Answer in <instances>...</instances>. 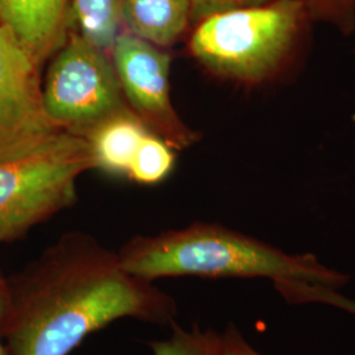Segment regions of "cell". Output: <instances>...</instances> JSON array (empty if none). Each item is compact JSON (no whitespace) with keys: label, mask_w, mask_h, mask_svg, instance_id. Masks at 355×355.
<instances>
[{"label":"cell","mask_w":355,"mask_h":355,"mask_svg":"<svg viewBox=\"0 0 355 355\" xmlns=\"http://www.w3.org/2000/svg\"><path fill=\"white\" fill-rule=\"evenodd\" d=\"M1 337L8 355H69L120 318L174 325L175 299L124 270L112 252L83 232L62 234L7 278Z\"/></svg>","instance_id":"6da1fadb"},{"label":"cell","mask_w":355,"mask_h":355,"mask_svg":"<svg viewBox=\"0 0 355 355\" xmlns=\"http://www.w3.org/2000/svg\"><path fill=\"white\" fill-rule=\"evenodd\" d=\"M117 255L129 274L153 283L175 277L266 278L272 284L297 280L340 291L350 280L313 254L286 253L241 232L208 223L133 237Z\"/></svg>","instance_id":"7a4b0ae2"},{"label":"cell","mask_w":355,"mask_h":355,"mask_svg":"<svg viewBox=\"0 0 355 355\" xmlns=\"http://www.w3.org/2000/svg\"><path fill=\"white\" fill-rule=\"evenodd\" d=\"M94 168L89 142L69 132L0 154V243L15 241L76 202V182Z\"/></svg>","instance_id":"3957f363"},{"label":"cell","mask_w":355,"mask_h":355,"mask_svg":"<svg viewBox=\"0 0 355 355\" xmlns=\"http://www.w3.org/2000/svg\"><path fill=\"white\" fill-rule=\"evenodd\" d=\"M305 12L303 0H272L217 13L198 23L191 54L215 76L261 83L288 57Z\"/></svg>","instance_id":"277c9868"},{"label":"cell","mask_w":355,"mask_h":355,"mask_svg":"<svg viewBox=\"0 0 355 355\" xmlns=\"http://www.w3.org/2000/svg\"><path fill=\"white\" fill-rule=\"evenodd\" d=\"M42 102L60 130L86 137L105 119L128 107L110 53L76 32L53 55Z\"/></svg>","instance_id":"5b68a950"},{"label":"cell","mask_w":355,"mask_h":355,"mask_svg":"<svg viewBox=\"0 0 355 355\" xmlns=\"http://www.w3.org/2000/svg\"><path fill=\"white\" fill-rule=\"evenodd\" d=\"M110 57L128 107L145 127L175 150L199 141V133L180 119L171 102V57L162 48L123 32Z\"/></svg>","instance_id":"8992f818"},{"label":"cell","mask_w":355,"mask_h":355,"mask_svg":"<svg viewBox=\"0 0 355 355\" xmlns=\"http://www.w3.org/2000/svg\"><path fill=\"white\" fill-rule=\"evenodd\" d=\"M40 66L12 31L0 23V154L61 132L44 107Z\"/></svg>","instance_id":"52a82bcc"},{"label":"cell","mask_w":355,"mask_h":355,"mask_svg":"<svg viewBox=\"0 0 355 355\" xmlns=\"http://www.w3.org/2000/svg\"><path fill=\"white\" fill-rule=\"evenodd\" d=\"M0 23L42 64L69 37L70 0H0Z\"/></svg>","instance_id":"ba28073f"},{"label":"cell","mask_w":355,"mask_h":355,"mask_svg":"<svg viewBox=\"0 0 355 355\" xmlns=\"http://www.w3.org/2000/svg\"><path fill=\"white\" fill-rule=\"evenodd\" d=\"M149 132L130 108L105 119L85 137L91 149L94 168L127 177L141 141Z\"/></svg>","instance_id":"9c48e42d"},{"label":"cell","mask_w":355,"mask_h":355,"mask_svg":"<svg viewBox=\"0 0 355 355\" xmlns=\"http://www.w3.org/2000/svg\"><path fill=\"white\" fill-rule=\"evenodd\" d=\"M190 21V0H125L123 24L128 33L158 48L175 44Z\"/></svg>","instance_id":"30bf717a"},{"label":"cell","mask_w":355,"mask_h":355,"mask_svg":"<svg viewBox=\"0 0 355 355\" xmlns=\"http://www.w3.org/2000/svg\"><path fill=\"white\" fill-rule=\"evenodd\" d=\"M125 0H70V26L92 45L110 53L121 33Z\"/></svg>","instance_id":"8fae6325"},{"label":"cell","mask_w":355,"mask_h":355,"mask_svg":"<svg viewBox=\"0 0 355 355\" xmlns=\"http://www.w3.org/2000/svg\"><path fill=\"white\" fill-rule=\"evenodd\" d=\"M175 165V149L149 132L132 161L127 177L139 184H158L170 175Z\"/></svg>","instance_id":"7c38bea8"},{"label":"cell","mask_w":355,"mask_h":355,"mask_svg":"<svg viewBox=\"0 0 355 355\" xmlns=\"http://www.w3.org/2000/svg\"><path fill=\"white\" fill-rule=\"evenodd\" d=\"M173 331L168 338L150 343L153 355H220L221 333L215 330H203L199 325L191 329L171 325Z\"/></svg>","instance_id":"4fadbf2b"},{"label":"cell","mask_w":355,"mask_h":355,"mask_svg":"<svg viewBox=\"0 0 355 355\" xmlns=\"http://www.w3.org/2000/svg\"><path fill=\"white\" fill-rule=\"evenodd\" d=\"M284 297L287 303L303 304V303H321L333 305L355 315V300L341 295L337 290L309 284L304 282H293L287 286Z\"/></svg>","instance_id":"5bb4252c"},{"label":"cell","mask_w":355,"mask_h":355,"mask_svg":"<svg viewBox=\"0 0 355 355\" xmlns=\"http://www.w3.org/2000/svg\"><path fill=\"white\" fill-rule=\"evenodd\" d=\"M272 0H190L191 21L200 23L217 13L263 6Z\"/></svg>","instance_id":"9a60e30c"},{"label":"cell","mask_w":355,"mask_h":355,"mask_svg":"<svg viewBox=\"0 0 355 355\" xmlns=\"http://www.w3.org/2000/svg\"><path fill=\"white\" fill-rule=\"evenodd\" d=\"M306 11L322 19L340 21L346 17L350 0H303Z\"/></svg>","instance_id":"2e32d148"},{"label":"cell","mask_w":355,"mask_h":355,"mask_svg":"<svg viewBox=\"0 0 355 355\" xmlns=\"http://www.w3.org/2000/svg\"><path fill=\"white\" fill-rule=\"evenodd\" d=\"M221 341L223 346L220 355H263L257 352L253 346L245 340L241 331L232 324H229L227 329L221 333Z\"/></svg>","instance_id":"e0dca14e"},{"label":"cell","mask_w":355,"mask_h":355,"mask_svg":"<svg viewBox=\"0 0 355 355\" xmlns=\"http://www.w3.org/2000/svg\"><path fill=\"white\" fill-rule=\"evenodd\" d=\"M7 297H8L7 278L3 275V272L0 270V355H8L7 347L4 346L3 337H1V322H3V318L6 313V308H7Z\"/></svg>","instance_id":"ac0fdd59"}]
</instances>
